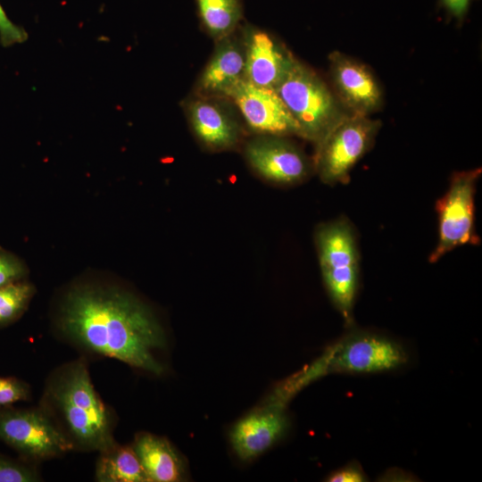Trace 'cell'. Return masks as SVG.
<instances>
[{
	"label": "cell",
	"mask_w": 482,
	"mask_h": 482,
	"mask_svg": "<svg viewBox=\"0 0 482 482\" xmlns=\"http://www.w3.org/2000/svg\"><path fill=\"white\" fill-rule=\"evenodd\" d=\"M54 327L65 342L84 353L154 375L164 371L154 354L167 345L162 326L146 303L120 287H71L59 304Z\"/></svg>",
	"instance_id": "obj_1"
},
{
	"label": "cell",
	"mask_w": 482,
	"mask_h": 482,
	"mask_svg": "<svg viewBox=\"0 0 482 482\" xmlns=\"http://www.w3.org/2000/svg\"><path fill=\"white\" fill-rule=\"evenodd\" d=\"M39 407L73 450L100 453L117 443L115 416L96 391L83 358L63 363L49 374Z\"/></svg>",
	"instance_id": "obj_2"
},
{
	"label": "cell",
	"mask_w": 482,
	"mask_h": 482,
	"mask_svg": "<svg viewBox=\"0 0 482 482\" xmlns=\"http://www.w3.org/2000/svg\"><path fill=\"white\" fill-rule=\"evenodd\" d=\"M275 90L297 122L300 137L315 146L347 114L321 77L298 60Z\"/></svg>",
	"instance_id": "obj_3"
},
{
	"label": "cell",
	"mask_w": 482,
	"mask_h": 482,
	"mask_svg": "<svg viewBox=\"0 0 482 482\" xmlns=\"http://www.w3.org/2000/svg\"><path fill=\"white\" fill-rule=\"evenodd\" d=\"M315 243L324 284L345 322L352 312L359 284V253L353 228L346 220L322 224Z\"/></svg>",
	"instance_id": "obj_4"
},
{
	"label": "cell",
	"mask_w": 482,
	"mask_h": 482,
	"mask_svg": "<svg viewBox=\"0 0 482 482\" xmlns=\"http://www.w3.org/2000/svg\"><path fill=\"white\" fill-rule=\"evenodd\" d=\"M381 124L369 116L345 114L316 146L314 166L328 185L345 184L356 162L370 149Z\"/></svg>",
	"instance_id": "obj_5"
},
{
	"label": "cell",
	"mask_w": 482,
	"mask_h": 482,
	"mask_svg": "<svg viewBox=\"0 0 482 482\" xmlns=\"http://www.w3.org/2000/svg\"><path fill=\"white\" fill-rule=\"evenodd\" d=\"M481 169L455 172L446 193L436 202L438 242L429 256L436 262L445 253L463 245H478L474 226V195Z\"/></svg>",
	"instance_id": "obj_6"
},
{
	"label": "cell",
	"mask_w": 482,
	"mask_h": 482,
	"mask_svg": "<svg viewBox=\"0 0 482 482\" xmlns=\"http://www.w3.org/2000/svg\"><path fill=\"white\" fill-rule=\"evenodd\" d=\"M0 440L31 462L61 457L73 450L39 406L0 408Z\"/></svg>",
	"instance_id": "obj_7"
},
{
	"label": "cell",
	"mask_w": 482,
	"mask_h": 482,
	"mask_svg": "<svg viewBox=\"0 0 482 482\" xmlns=\"http://www.w3.org/2000/svg\"><path fill=\"white\" fill-rule=\"evenodd\" d=\"M408 355L404 348L387 337L356 331L344 337L330 352L328 371L341 373H378L404 365Z\"/></svg>",
	"instance_id": "obj_8"
},
{
	"label": "cell",
	"mask_w": 482,
	"mask_h": 482,
	"mask_svg": "<svg viewBox=\"0 0 482 482\" xmlns=\"http://www.w3.org/2000/svg\"><path fill=\"white\" fill-rule=\"evenodd\" d=\"M227 98L246 126L257 135L300 137L297 122L275 89L259 87L243 79Z\"/></svg>",
	"instance_id": "obj_9"
},
{
	"label": "cell",
	"mask_w": 482,
	"mask_h": 482,
	"mask_svg": "<svg viewBox=\"0 0 482 482\" xmlns=\"http://www.w3.org/2000/svg\"><path fill=\"white\" fill-rule=\"evenodd\" d=\"M245 156L257 174L278 185L300 183L311 171L306 155L286 137L258 135L246 143Z\"/></svg>",
	"instance_id": "obj_10"
},
{
	"label": "cell",
	"mask_w": 482,
	"mask_h": 482,
	"mask_svg": "<svg viewBox=\"0 0 482 482\" xmlns=\"http://www.w3.org/2000/svg\"><path fill=\"white\" fill-rule=\"evenodd\" d=\"M245 48L244 79L275 89L285 79L296 58L271 33L251 24L239 26Z\"/></svg>",
	"instance_id": "obj_11"
},
{
	"label": "cell",
	"mask_w": 482,
	"mask_h": 482,
	"mask_svg": "<svg viewBox=\"0 0 482 482\" xmlns=\"http://www.w3.org/2000/svg\"><path fill=\"white\" fill-rule=\"evenodd\" d=\"M228 102L227 98L195 95L184 103L194 135L210 151L233 150L241 141V126Z\"/></svg>",
	"instance_id": "obj_12"
},
{
	"label": "cell",
	"mask_w": 482,
	"mask_h": 482,
	"mask_svg": "<svg viewBox=\"0 0 482 482\" xmlns=\"http://www.w3.org/2000/svg\"><path fill=\"white\" fill-rule=\"evenodd\" d=\"M333 92L347 113L369 116L382 105L381 87L363 63L338 51L329 54Z\"/></svg>",
	"instance_id": "obj_13"
},
{
	"label": "cell",
	"mask_w": 482,
	"mask_h": 482,
	"mask_svg": "<svg viewBox=\"0 0 482 482\" xmlns=\"http://www.w3.org/2000/svg\"><path fill=\"white\" fill-rule=\"evenodd\" d=\"M245 64L244 44L237 29L216 41L214 51L196 81L195 95L227 98L244 79Z\"/></svg>",
	"instance_id": "obj_14"
},
{
	"label": "cell",
	"mask_w": 482,
	"mask_h": 482,
	"mask_svg": "<svg viewBox=\"0 0 482 482\" xmlns=\"http://www.w3.org/2000/svg\"><path fill=\"white\" fill-rule=\"evenodd\" d=\"M287 428L283 407L274 404L259 409L236 423L230 432V442L237 456L247 461L269 449Z\"/></svg>",
	"instance_id": "obj_15"
},
{
	"label": "cell",
	"mask_w": 482,
	"mask_h": 482,
	"mask_svg": "<svg viewBox=\"0 0 482 482\" xmlns=\"http://www.w3.org/2000/svg\"><path fill=\"white\" fill-rule=\"evenodd\" d=\"M132 447L149 482H178L186 478V464L165 437L148 432L135 436Z\"/></svg>",
	"instance_id": "obj_16"
},
{
	"label": "cell",
	"mask_w": 482,
	"mask_h": 482,
	"mask_svg": "<svg viewBox=\"0 0 482 482\" xmlns=\"http://www.w3.org/2000/svg\"><path fill=\"white\" fill-rule=\"evenodd\" d=\"M95 478L98 482H149L132 445L118 443L99 453Z\"/></svg>",
	"instance_id": "obj_17"
},
{
	"label": "cell",
	"mask_w": 482,
	"mask_h": 482,
	"mask_svg": "<svg viewBox=\"0 0 482 482\" xmlns=\"http://www.w3.org/2000/svg\"><path fill=\"white\" fill-rule=\"evenodd\" d=\"M205 32L215 41L237 30L243 19L242 0H195Z\"/></svg>",
	"instance_id": "obj_18"
},
{
	"label": "cell",
	"mask_w": 482,
	"mask_h": 482,
	"mask_svg": "<svg viewBox=\"0 0 482 482\" xmlns=\"http://www.w3.org/2000/svg\"><path fill=\"white\" fill-rule=\"evenodd\" d=\"M35 293V286L25 280L0 287V328L20 319L28 309Z\"/></svg>",
	"instance_id": "obj_19"
},
{
	"label": "cell",
	"mask_w": 482,
	"mask_h": 482,
	"mask_svg": "<svg viewBox=\"0 0 482 482\" xmlns=\"http://www.w3.org/2000/svg\"><path fill=\"white\" fill-rule=\"evenodd\" d=\"M0 454V482H36L41 477L29 461L28 463Z\"/></svg>",
	"instance_id": "obj_20"
},
{
	"label": "cell",
	"mask_w": 482,
	"mask_h": 482,
	"mask_svg": "<svg viewBox=\"0 0 482 482\" xmlns=\"http://www.w3.org/2000/svg\"><path fill=\"white\" fill-rule=\"evenodd\" d=\"M29 270L15 254L0 248V287L24 280Z\"/></svg>",
	"instance_id": "obj_21"
},
{
	"label": "cell",
	"mask_w": 482,
	"mask_h": 482,
	"mask_svg": "<svg viewBox=\"0 0 482 482\" xmlns=\"http://www.w3.org/2000/svg\"><path fill=\"white\" fill-rule=\"evenodd\" d=\"M30 386L13 377H0V408L30 398Z\"/></svg>",
	"instance_id": "obj_22"
},
{
	"label": "cell",
	"mask_w": 482,
	"mask_h": 482,
	"mask_svg": "<svg viewBox=\"0 0 482 482\" xmlns=\"http://www.w3.org/2000/svg\"><path fill=\"white\" fill-rule=\"evenodd\" d=\"M28 38L27 32L14 24L6 15L0 4V42L3 46L21 44Z\"/></svg>",
	"instance_id": "obj_23"
},
{
	"label": "cell",
	"mask_w": 482,
	"mask_h": 482,
	"mask_svg": "<svg viewBox=\"0 0 482 482\" xmlns=\"http://www.w3.org/2000/svg\"><path fill=\"white\" fill-rule=\"evenodd\" d=\"M367 478L359 464L351 463L330 473L326 480L329 482H363L368 481Z\"/></svg>",
	"instance_id": "obj_24"
},
{
	"label": "cell",
	"mask_w": 482,
	"mask_h": 482,
	"mask_svg": "<svg viewBox=\"0 0 482 482\" xmlns=\"http://www.w3.org/2000/svg\"><path fill=\"white\" fill-rule=\"evenodd\" d=\"M447 10L457 19H461L469 7L470 0H442Z\"/></svg>",
	"instance_id": "obj_25"
}]
</instances>
